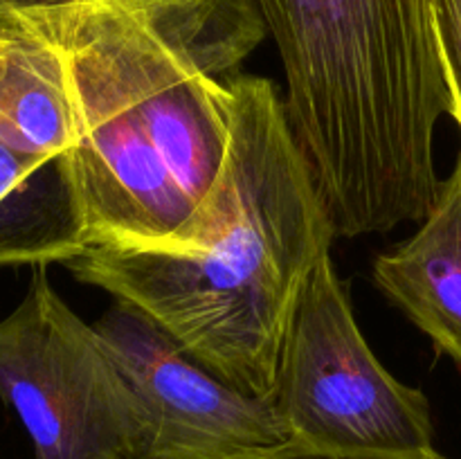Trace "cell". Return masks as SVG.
<instances>
[{"instance_id": "2", "label": "cell", "mask_w": 461, "mask_h": 459, "mask_svg": "<svg viewBox=\"0 0 461 459\" xmlns=\"http://www.w3.org/2000/svg\"><path fill=\"white\" fill-rule=\"evenodd\" d=\"M223 171L178 246L88 248L68 273L133 304L189 356L270 396L288 324L336 228L270 79L237 72Z\"/></svg>"}, {"instance_id": "7", "label": "cell", "mask_w": 461, "mask_h": 459, "mask_svg": "<svg viewBox=\"0 0 461 459\" xmlns=\"http://www.w3.org/2000/svg\"><path fill=\"white\" fill-rule=\"evenodd\" d=\"M419 223L374 259V284L461 369V151Z\"/></svg>"}, {"instance_id": "3", "label": "cell", "mask_w": 461, "mask_h": 459, "mask_svg": "<svg viewBox=\"0 0 461 459\" xmlns=\"http://www.w3.org/2000/svg\"><path fill=\"white\" fill-rule=\"evenodd\" d=\"M286 76L288 124L338 237L419 223L441 180L453 97L432 0H257Z\"/></svg>"}, {"instance_id": "10", "label": "cell", "mask_w": 461, "mask_h": 459, "mask_svg": "<svg viewBox=\"0 0 461 459\" xmlns=\"http://www.w3.org/2000/svg\"><path fill=\"white\" fill-rule=\"evenodd\" d=\"M232 459H349V457H333V454H322V453H313V450L300 448L295 444H284L277 446V448H266V450H255V453H246L239 454V457ZM430 459H448L444 454H437V457Z\"/></svg>"}, {"instance_id": "6", "label": "cell", "mask_w": 461, "mask_h": 459, "mask_svg": "<svg viewBox=\"0 0 461 459\" xmlns=\"http://www.w3.org/2000/svg\"><path fill=\"white\" fill-rule=\"evenodd\" d=\"M95 328L147 408V459H232L288 444L273 396L230 385L133 304L115 300Z\"/></svg>"}, {"instance_id": "1", "label": "cell", "mask_w": 461, "mask_h": 459, "mask_svg": "<svg viewBox=\"0 0 461 459\" xmlns=\"http://www.w3.org/2000/svg\"><path fill=\"white\" fill-rule=\"evenodd\" d=\"M27 14L63 63L88 248L178 246L228 158L230 76L268 34L257 0H93Z\"/></svg>"}, {"instance_id": "8", "label": "cell", "mask_w": 461, "mask_h": 459, "mask_svg": "<svg viewBox=\"0 0 461 459\" xmlns=\"http://www.w3.org/2000/svg\"><path fill=\"white\" fill-rule=\"evenodd\" d=\"M88 250L72 174L0 142V266L66 264Z\"/></svg>"}, {"instance_id": "4", "label": "cell", "mask_w": 461, "mask_h": 459, "mask_svg": "<svg viewBox=\"0 0 461 459\" xmlns=\"http://www.w3.org/2000/svg\"><path fill=\"white\" fill-rule=\"evenodd\" d=\"M288 444L349 459H430V400L365 340L331 252L311 270L270 392Z\"/></svg>"}, {"instance_id": "9", "label": "cell", "mask_w": 461, "mask_h": 459, "mask_svg": "<svg viewBox=\"0 0 461 459\" xmlns=\"http://www.w3.org/2000/svg\"><path fill=\"white\" fill-rule=\"evenodd\" d=\"M435 32L453 97V120L461 129V0H432Z\"/></svg>"}, {"instance_id": "11", "label": "cell", "mask_w": 461, "mask_h": 459, "mask_svg": "<svg viewBox=\"0 0 461 459\" xmlns=\"http://www.w3.org/2000/svg\"><path fill=\"white\" fill-rule=\"evenodd\" d=\"M77 3H93V0H0V4H5V7L23 9V12H32V9L63 7V4H77Z\"/></svg>"}, {"instance_id": "5", "label": "cell", "mask_w": 461, "mask_h": 459, "mask_svg": "<svg viewBox=\"0 0 461 459\" xmlns=\"http://www.w3.org/2000/svg\"><path fill=\"white\" fill-rule=\"evenodd\" d=\"M0 396L34 459H147V408L104 346L59 297L48 266H32L21 304L0 320Z\"/></svg>"}]
</instances>
